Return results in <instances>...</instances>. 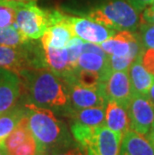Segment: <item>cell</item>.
<instances>
[{
    "mask_svg": "<svg viewBox=\"0 0 154 155\" xmlns=\"http://www.w3.org/2000/svg\"><path fill=\"white\" fill-rule=\"evenodd\" d=\"M18 74L25 89L26 102L70 116L73 108L68 84L63 78L48 68H26Z\"/></svg>",
    "mask_w": 154,
    "mask_h": 155,
    "instance_id": "obj_1",
    "label": "cell"
},
{
    "mask_svg": "<svg viewBox=\"0 0 154 155\" xmlns=\"http://www.w3.org/2000/svg\"><path fill=\"white\" fill-rule=\"evenodd\" d=\"M24 106L29 131L36 141L39 154L49 155L75 142L66 124L54 111L29 102H25Z\"/></svg>",
    "mask_w": 154,
    "mask_h": 155,
    "instance_id": "obj_2",
    "label": "cell"
},
{
    "mask_svg": "<svg viewBox=\"0 0 154 155\" xmlns=\"http://www.w3.org/2000/svg\"><path fill=\"white\" fill-rule=\"evenodd\" d=\"M70 130L74 140L84 148L86 155H119L122 137L105 125L91 127L73 122Z\"/></svg>",
    "mask_w": 154,
    "mask_h": 155,
    "instance_id": "obj_3",
    "label": "cell"
},
{
    "mask_svg": "<svg viewBox=\"0 0 154 155\" xmlns=\"http://www.w3.org/2000/svg\"><path fill=\"white\" fill-rule=\"evenodd\" d=\"M138 9L129 0H110L88 14V17L116 31H134L138 26Z\"/></svg>",
    "mask_w": 154,
    "mask_h": 155,
    "instance_id": "obj_4",
    "label": "cell"
},
{
    "mask_svg": "<svg viewBox=\"0 0 154 155\" xmlns=\"http://www.w3.org/2000/svg\"><path fill=\"white\" fill-rule=\"evenodd\" d=\"M15 9L13 27L27 41L40 39L49 27V11L35 2H12Z\"/></svg>",
    "mask_w": 154,
    "mask_h": 155,
    "instance_id": "obj_5",
    "label": "cell"
},
{
    "mask_svg": "<svg viewBox=\"0 0 154 155\" xmlns=\"http://www.w3.org/2000/svg\"><path fill=\"white\" fill-rule=\"evenodd\" d=\"M41 46L32 41L19 46L0 45V68L17 73L26 68H47Z\"/></svg>",
    "mask_w": 154,
    "mask_h": 155,
    "instance_id": "obj_6",
    "label": "cell"
},
{
    "mask_svg": "<svg viewBox=\"0 0 154 155\" xmlns=\"http://www.w3.org/2000/svg\"><path fill=\"white\" fill-rule=\"evenodd\" d=\"M127 113L130 129L147 135L154 123V104L147 95L133 94L127 105Z\"/></svg>",
    "mask_w": 154,
    "mask_h": 155,
    "instance_id": "obj_7",
    "label": "cell"
},
{
    "mask_svg": "<svg viewBox=\"0 0 154 155\" xmlns=\"http://www.w3.org/2000/svg\"><path fill=\"white\" fill-rule=\"evenodd\" d=\"M68 23L70 24L75 36L82 39L84 42L100 44L116 33L115 29L101 24L91 18L68 16Z\"/></svg>",
    "mask_w": 154,
    "mask_h": 155,
    "instance_id": "obj_8",
    "label": "cell"
},
{
    "mask_svg": "<svg viewBox=\"0 0 154 155\" xmlns=\"http://www.w3.org/2000/svg\"><path fill=\"white\" fill-rule=\"evenodd\" d=\"M75 36L67 15L58 10L49 11V27L41 37V44L53 48H65Z\"/></svg>",
    "mask_w": 154,
    "mask_h": 155,
    "instance_id": "obj_9",
    "label": "cell"
},
{
    "mask_svg": "<svg viewBox=\"0 0 154 155\" xmlns=\"http://www.w3.org/2000/svg\"><path fill=\"white\" fill-rule=\"evenodd\" d=\"M128 70H111L107 77L101 82V86L107 100H114L127 108L133 95Z\"/></svg>",
    "mask_w": 154,
    "mask_h": 155,
    "instance_id": "obj_10",
    "label": "cell"
},
{
    "mask_svg": "<svg viewBox=\"0 0 154 155\" xmlns=\"http://www.w3.org/2000/svg\"><path fill=\"white\" fill-rule=\"evenodd\" d=\"M68 84L69 89L70 103L73 109H82L88 107H105L107 98L101 86L85 87L76 82H70Z\"/></svg>",
    "mask_w": 154,
    "mask_h": 155,
    "instance_id": "obj_11",
    "label": "cell"
},
{
    "mask_svg": "<svg viewBox=\"0 0 154 155\" xmlns=\"http://www.w3.org/2000/svg\"><path fill=\"white\" fill-rule=\"evenodd\" d=\"M21 89V78L17 72L0 68V114L17 105Z\"/></svg>",
    "mask_w": 154,
    "mask_h": 155,
    "instance_id": "obj_12",
    "label": "cell"
},
{
    "mask_svg": "<svg viewBox=\"0 0 154 155\" xmlns=\"http://www.w3.org/2000/svg\"><path fill=\"white\" fill-rule=\"evenodd\" d=\"M42 47L44 50L45 62L49 70L63 78L67 83L73 80L76 70L69 64L67 48H53L48 45H42Z\"/></svg>",
    "mask_w": 154,
    "mask_h": 155,
    "instance_id": "obj_13",
    "label": "cell"
},
{
    "mask_svg": "<svg viewBox=\"0 0 154 155\" xmlns=\"http://www.w3.org/2000/svg\"><path fill=\"white\" fill-rule=\"evenodd\" d=\"M104 125L122 137L130 129L127 108L114 100H108L105 106Z\"/></svg>",
    "mask_w": 154,
    "mask_h": 155,
    "instance_id": "obj_14",
    "label": "cell"
},
{
    "mask_svg": "<svg viewBox=\"0 0 154 155\" xmlns=\"http://www.w3.org/2000/svg\"><path fill=\"white\" fill-rule=\"evenodd\" d=\"M119 155H154V147L144 135L129 129L121 139Z\"/></svg>",
    "mask_w": 154,
    "mask_h": 155,
    "instance_id": "obj_15",
    "label": "cell"
},
{
    "mask_svg": "<svg viewBox=\"0 0 154 155\" xmlns=\"http://www.w3.org/2000/svg\"><path fill=\"white\" fill-rule=\"evenodd\" d=\"M136 38V35L133 33V31L120 30L119 32H116L112 37L107 39L102 43H100V47L103 49V51L107 55H130L131 57H133L132 54H131V44Z\"/></svg>",
    "mask_w": 154,
    "mask_h": 155,
    "instance_id": "obj_16",
    "label": "cell"
},
{
    "mask_svg": "<svg viewBox=\"0 0 154 155\" xmlns=\"http://www.w3.org/2000/svg\"><path fill=\"white\" fill-rule=\"evenodd\" d=\"M141 55L138 56L131 63L130 67L128 68V75L133 94L147 95L150 86L154 81V76L143 66Z\"/></svg>",
    "mask_w": 154,
    "mask_h": 155,
    "instance_id": "obj_17",
    "label": "cell"
},
{
    "mask_svg": "<svg viewBox=\"0 0 154 155\" xmlns=\"http://www.w3.org/2000/svg\"><path fill=\"white\" fill-rule=\"evenodd\" d=\"M76 69L97 72L101 76V82L111 71L108 63V55H100L94 52H82L77 60Z\"/></svg>",
    "mask_w": 154,
    "mask_h": 155,
    "instance_id": "obj_18",
    "label": "cell"
},
{
    "mask_svg": "<svg viewBox=\"0 0 154 155\" xmlns=\"http://www.w3.org/2000/svg\"><path fill=\"white\" fill-rule=\"evenodd\" d=\"M26 109L23 104H17L10 110L0 114V147L5 148V140L25 116Z\"/></svg>",
    "mask_w": 154,
    "mask_h": 155,
    "instance_id": "obj_19",
    "label": "cell"
},
{
    "mask_svg": "<svg viewBox=\"0 0 154 155\" xmlns=\"http://www.w3.org/2000/svg\"><path fill=\"white\" fill-rule=\"evenodd\" d=\"M70 116L74 122L87 125L91 127H97L104 125L105 122V107H88L82 109H73Z\"/></svg>",
    "mask_w": 154,
    "mask_h": 155,
    "instance_id": "obj_20",
    "label": "cell"
},
{
    "mask_svg": "<svg viewBox=\"0 0 154 155\" xmlns=\"http://www.w3.org/2000/svg\"><path fill=\"white\" fill-rule=\"evenodd\" d=\"M71 82H76L85 87H97L101 83V76L99 73L94 71L76 69L73 80Z\"/></svg>",
    "mask_w": 154,
    "mask_h": 155,
    "instance_id": "obj_21",
    "label": "cell"
},
{
    "mask_svg": "<svg viewBox=\"0 0 154 155\" xmlns=\"http://www.w3.org/2000/svg\"><path fill=\"white\" fill-rule=\"evenodd\" d=\"M26 39L16 29L10 26L6 28H0V45L19 46L27 43Z\"/></svg>",
    "mask_w": 154,
    "mask_h": 155,
    "instance_id": "obj_22",
    "label": "cell"
},
{
    "mask_svg": "<svg viewBox=\"0 0 154 155\" xmlns=\"http://www.w3.org/2000/svg\"><path fill=\"white\" fill-rule=\"evenodd\" d=\"M83 44L84 41L82 39H80L77 36H74L71 39L70 42L66 46L67 51H68V56H69V64L70 66L76 70V64L77 60L79 58V56L82 54L83 52Z\"/></svg>",
    "mask_w": 154,
    "mask_h": 155,
    "instance_id": "obj_23",
    "label": "cell"
},
{
    "mask_svg": "<svg viewBox=\"0 0 154 155\" xmlns=\"http://www.w3.org/2000/svg\"><path fill=\"white\" fill-rule=\"evenodd\" d=\"M15 9L12 2H0V28L13 26Z\"/></svg>",
    "mask_w": 154,
    "mask_h": 155,
    "instance_id": "obj_24",
    "label": "cell"
},
{
    "mask_svg": "<svg viewBox=\"0 0 154 155\" xmlns=\"http://www.w3.org/2000/svg\"><path fill=\"white\" fill-rule=\"evenodd\" d=\"M135 60L130 55L127 56H113L108 55V63L111 70L113 71H121L128 70L131 63Z\"/></svg>",
    "mask_w": 154,
    "mask_h": 155,
    "instance_id": "obj_25",
    "label": "cell"
},
{
    "mask_svg": "<svg viewBox=\"0 0 154 155\" xmlns=\"http://www.w3.org/2000/svg\"><path fill=\"white\" fill-rule=\"evenodd\" d=\"M9 155H39L37 144L32 134L23 143H21L11 153H9Z\"/></svg>",
    "mask_w": 154,
    "mask_h": 155,
    "instance_id": "obj_26",
    "label": "cell"
},
{
    "mask_svg": "<svg viewBox=\"0 0 154 155\" xmlns=\"http://www.w3.org/2000/svg\"><path fill=\"white\" fill-rule=\"evenodd\" d=\"M140 41L144 48H154V24L152 23L140 24Z\"/></svg>",
    "mask_w": 154,
    "mask_h": 155,
    "instance_id": "obj_27",
    "label": "cell"
},
{
    "mask_svg": "<svg viewBox=\"0 0 154 155\" xmlns=\"http://www.w3.org/2000/svg\"><path fill=\"white\" fill-rule=\"evenodd\" d=\"M49 155H86L84 148L81 147L76 141L67 147L61 148L56 151H53Z\"/></svg>",
    "mask_w": 154,
    "mask_h": 155,
    "instance_id": "obj_28",
    "label": "cell"
},
{
    "mask_svg": "<svg viewBox=\"0 0 154 155\" xmlns=\"http://www.w3.org/2000/svg\"><path fill=\"white\" fill-rule=\"evenodd\" d=\"M141 62L146 70L154 76V48H144L141 55Z\"/></svg>",
    "mask_w": 154,
    "mask_h": 155,
    "instance_id": "obj_29",
    "label": "cell"
},
{
    "mask_svg": "<svg viewBox=\"0 0 154 155\" xmlns=\"http://www.w3.org/2000/svg\"><path fill=\"white\" fill-rule=\"evenodd\" d=\"M140 23H152L154 24V3L143 9L140 18Z\"/></svg>",
    "mask_w": 154,
    "mask_h": 155,
    "instance_id": "obj_30",
    "label": "cell"
},
{
    "mask_svg": "<svg viewBox=\"0 0 154 155\" xmlns=\"http://www.w3.org/2000/svg\"><path fill=\"white\" fill-rule=\"evenodd\" d=\"M83 52H94V53L100 54V55H107L103 49L100 47V45L90 43V42H84L83 44Z\"/></svg>",
    "mask_w": 154,
    "mask_h": 155,
    "instance_id": "obj_31",
    "label": "cell"
},
{
    "mask_svg": "<svg viewBox=\"0 0 154 155\" xmlns=\"http://www.w3.org/2000/svg\"><path fill=\"white\" fill-rule=\"evenodd\" d=\"M132 3V5L138 10H143L147 6L151 5L154 3V0H129Z\"/></svg>",
    "mask_w": 154,
    "mask_h": 155,
    "instance_id": "obj_32",
    "label": "cell"
},
{
    "mask_svg": "<svg viewBox=\"0 0 154 155\" xmlns=\"http://www.w3.org/2000/svg\"><path fill=\"white\" fill-rule=\"evenodd\" d=\"M146 136H147V139L149 140V142L151 143L153 145V147H154V123L151 126V128H150L149 132L147 133Z\"/></svg>",
    "mask_w": 154,
    "mask_h": 155,
    "instance_id": "obj_33",
    "label": "cell"
},
{
    "mask_svg": "<svg viewBox=\"0 0 154 155\" xmlns=\"http://www.w3.org/2000/svg\"><path fill=\"white\" fill-rule=\"evenodd\" d=\"M147 97H148L150 99V101H151L152 103L154 104V81H153V83L151 84V86H150L148 93H147Z\"/></svg>",
    "mask_w": 154,
    "mask_h": 155,
    "instance_id": "obj_34",
    "label": "cell"
},
{
    "mask_svg": "<svg viewBox=\"0 0 154 155\" xmlns=\"http://www.w3.org/2000/svg\"><path fill=\"white\" fill-rule=\"evenodd\" d=\"M36 0H0V2H35Z\"/></svg>",
    "mask_w": 154,
    "mask_h": 155,
    "instance_id": "obj_35",
    "label": "cell"
},
{
    "mask_svg": "<svg viewBox=\"0 0 154 155\" xmlns=\"http://www.w3.org/2000/svg\"><path fill=\"white\" fill-rule=\"evenodd\" d=\"M0 155H9L7 150H6V148L4 147H0Z\"/></svg>",
    "mask_w": 154,
    "mask_h": 155,
    "instance_id": "obj_36",
    "label": "cell"
},
{
    "mask_svg": "<svg viewBox=\"0 0 154 155\" xmlns=\"http://www.w3.org/2000/svg\"><path fill=\"white\" fill-rule=\"evenodd\" d=\"M39 155H46V154H39Z\"/></svg>",
    "mask_w": 154,
    "mask_h": 155,
    "instance_id": "obj_37",
    "label": "cell"
}]
</instances>
